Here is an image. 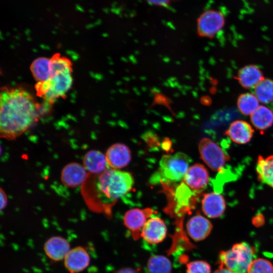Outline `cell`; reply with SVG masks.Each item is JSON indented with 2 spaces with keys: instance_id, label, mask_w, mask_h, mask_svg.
I'll return each instance as SVG.
<instances>
[{
  "instance_id": "obj_1",
  "label": "cell",
  "mask_w": 273,
  "mask_h": 273,
  "mask_svg": "<svg viewBox=\"0 0 273 273\" xmlns=\"http://www.w3.org/2000/svg\"><path fill=\"white\" fill-rule=\"evenodd\" d=\"M0 105L1 135L9 140L26 131L42 114L43 108L50 109L21 86L2 87Z\"/></svg>"
},
{
  "instance_id": "obj_2",
  "label": "cell",
  "mask_w": 273,
  "mask_h": 273,
  "mask_svg": "<svg viewBox=\"0 0 273 273\" xmlns=\"http://www.w3.org/2000/svg\"><path fill=\"white\" fill-rule=\"evenodd\" d=\"M51 60L52 71L49 78L36 82L34 87L36 95L50 108L58 99L65 98L73 83L72 61L60 53L54 54Z\"/></svg>"
},
{
  "instance_id": "obj_3",
  "label": "cell",
  "mask_w": 273,
  "mask_h": 273,
  "mask_svg": "<svg viewBox=\"0 0 273 273\" xmlns=\"http://www.w3.org/2000/svg\"><path fill=\"white\" fill-rule=\"evenodd\" d=\"M133 182L130 173L109 167L96 177V193L102 204L110 205L128 192Z\"/></svg>"
},
{
  "instance_id": "obj_4",
  "label": "cell",
  "mask_w": 273,
  "mask_h": 273,
  "mask_svg": "<svg viewBox=\"0 0 273 273\" xmlns=\"http://www.w3.org/2000/svg\"><path fill=\"white\" fill-rule=\"evenodd\" d=\"M190 162V157L183 152L163 156L159 169L150 178V183L156 184L181 181L189 168Z\"/></svg>"
},
{
  "instance_id": "obj_5",
  "label": "cell",
  "mask_w": 273,
  "mask_h": 273,
  "mask_svg": "<svg viewBox=\"0 0 273 273\" xmlns=\"http://www.w3.org/2000/svg\"><path fill=\"white\" fill-rule=\"evenodd\" d=\"M254 255L253 248L248 243L242 242L235 244L228 250L221 251L219 254V262L220 266L234 273H247Z\"/></svg>"
},
{
  "instance_id": "obj_6",
  "label": "cell",
  "mask_w": 273,
  "mask_h": 273,
  "mask_svg": "<svg viewBox=\"0 0 273 273\" xmlns=\"http://www.w3.org/2000/svg\"><path fill=\"white\" fill-rule=\"evenodd\" d=\"M198 149L202 159L211 169L217 172L222 170L229 156L218 145L204 138L199 143Z\"/></svg>"
},
{
  "instance_id": "obj_7",
  "label": "cell",
  "mask_w": 273,
  "mask_h": 273,
  "mask_svg": "<svg viewBox=\"0 0 273 273\" xmlns=\"http://www.w3.org/2000/svg\"><path fill=\"white\" fill-rule=\"evenodd\" d=\"M225 23V17L221 11L206 10L197 19L198 34L202 37L213 38L222 29Z\"/></svg>"
},
{
  "instance_id": "obj_8",
  "label": "cell",
  "mask_w": 273,
  "mask_h": 273,
  "mask_svg": "<svg viewBox=\"0 0 273 273\" xmlns=\"http://www.w3.org/2000/svg\"><path fill=\"white\" fill-rule=\"evenodd\" d=\"M209 181L207 169L203 165L196 163L189 167L180 186L191 196L202 191Z\"/></svg>"
},
{
  "instance_id": "obj_9",
  "label": "cell",
  "mask_w": 273,
  "mask_h": 273,
  "mask_svg": "<svg viewBox=\"0 0 273 273\" xmlns=\"http://www.w3.org/2000/svg\"><path fill=\"white\" fill-rule=\"evenodd\" d=\"M153 213L151 208H146L131 209L125 213L123 217L124 225L132 233L133 238L137 239L141 236L143 226Z\"/></svg>"
},
{
  "instance_id": "obj_10",
  "label": "cell",
  "mask_w": 273,
  "mask_h": 273,
  "mask_svg": "<svg viewBox=\"0 0 273 273\" xmlns=\"http://www.w3.org/2000/svg\"><path fill=\"white\" fill-rule=\"evenodd\" d=\"M167 228L163 220L157 217L149 218L143 226L141 237L150 244L163 241L166 236Z\"/></svg>"
},
{
  "instance_id": "obj_11",
  "label": "cell",
  "mask_w": 273,
  "mask_h": 273,
  "mask_svg": "<svg viewBox=\"0 0 273 273\" xmlns=\"http://www.w3.org/2000/svg\"><path fill=\"white\" fill-rule=\"evenodd\" d=\"M226 209L224 197L218 192L205 194L202 200V209L207 217L211 218L221 216Z\"/></svg>"
},
{
  "instance_id": "obj_12",
  "label": "cell",
  "mask_w": 273,
  "mask_h": 273,
  "mask_svg": "<svg viewBox=\"0 0 273 273\" xmlns=\"http://www.w3.org/2000/svg\"><path fill=\"white\" fill-rule=\"evenodd\" d=\"M186 227L189 237L196 242L206 239L213 228L211 222L206 217L199 214L191 217L188 221Z\"/></svg>"
},
{
  "instance_id": "obj_13",
  "label": "cell",
  "mask_w": 273,
  "mask_h": 273,
  "mask_svg": "<svg viewBox=\"0 0 273 273\" xmlns=\"http://www.w3.org/2000/svg\"><path fill=\"white\" fill-rule=\"evenodd\" d=\"M106 157L109 167L120 169L127 166L131 160V152L123 144L112 145L107 150Z\"/></svg>"
},
{
  "instance_id": "obj_14",
  "label": "cell",
  "mask_w": 273,
  "mask_h": 273,
  "mask_svg": "<svg viewBox=\"0 0 273 273\" xmlns=\"http://www.w3.org/2000/svg\"><path fill=\"white\" fill-rule=\"evenodd\" d=\"M254 133L252 126L247 121L237 120L232 122L225 134L235 143L245 144L252 139Z\"/></svg>"
},
{
  "instance_id": "obj_15",
  "label": "cell",
  "mask_w": 273,
  "mask_h": 273,
  "mask_svg": "<svg viewBox=\"0 0 273 273\" xmlns=\"http://www.w3.org/2000/svg\"><path fill=\"white\" fill-rule=\"evenodd\" d=\"M64 265L70 273H78L84 270L89 263V256L82 247L70 250L64 258Z\"/></svg>"
},
{
  "instance_id": "obj_16",
  "label": "cell",
  "mask_w": 273,
  "mask_h": 273,
  "mask_svg": "<svg viewBox=\"0 0 273 273\" xmlns=\"http://www.w3.org/2000/svg\"><path fill=\"white\" fill-rule=\"evenodd\" d=\"M87 176V170L83 165L77 163L67 164L62 169L61 181L70 188H76L81 185Z\"/></svg>"
},
{
  "instance_id": "obj_17",
  "label": "cell",
  "mask_w": 273,
  "mask_h": 273,
  "mask_svg": "<svg viewBox=\"0 0 273 273\" xmlns=\"http://www.w3.org/2000/svg\"><path fill=\"white\" fill-rule=\"evenodd\" d=\"M236 78L242 87L249 89L254 88L264 78L258 66L250 64L240 68Z\"/></svg>"
},
{
  "instance_id": "obj_18",
  "label": "cell",
  "mask_w": 273,
  "mask_h": 273,
  "mask_svg": "<svg viewBox=\"0 0 273 273\" xmlns=\"http://www.w3.org/2000/svg\"><path fill=\"white\" fill-rule=\"evenodd\" d=\"M44 250L50 259L54 261H59L65 258L70 251V245L64 238L53 237L45 243Z\"/></svg>"
},
{
  "instance_id": "obj_19",
  "label": "cell",
  "mask_w": 273,
  "mask_h": 273,
  "mask_svg": "<svg viewBox=\"0 0 273 273\" xmlns=\"http://www.w3.org/2000/svg\"><path fill=\"white\" fill-rule=\"evenodd\" d=\"M83 165L87 171L98 175L109 168L106 156L97 150H91L85 154Z\"/></svg>"
},
{
  "instance_id": "obj_20",
  "label": "cell",
  "mask_w": 273,
  "mask_h": 273,
  "mask_svg": "<svg viewBox=\"0 0 273 273\" xmlns=\"http://www.w3.org/2000/svg\"><path fill=\"white\" fill-rule=\"evenodd\" d=\"M256 171L259 181L273 189V155L258 157Z\"/></svg>"
},
{
  "instance_id": "obj_21",
  "label": "cell",
  "mask_w": 273,
  "mask_h": 273,
  "mask_svg": "<svg viewBox=\"0 0 273 273\" xmlns=\"http://www.w3.org/2000/svg\"><path fill=\"white\" fill-rule=\"evenodd\" d=\"M250 120L257 129L265 130L273 124V111L265 106L260 105L250 115Z\"/></svg>"
},
{
  "instance_id": "obj_22",
  "label": "cell",
  "mask_w": 273,
  "mask_h": 273,
  "mask_svg": "<svg viewBox=\"0 0 273 273\" xmlns=\"http://www.w3.org/2000/svg\"><path fill=\"white\" fill-rule=\"evenodd\" d=\"M30 71L36 82L47 80L52 71L51 58L39 57L35 59L30 66Z\"/></svg>"
},
{
  "instance_id": "obj_23",
  "label": "cell",
  "mask_w": 273,
  "mask_h": 273,
  "mask_svg": "<svg viewBox=\"0 0 273 273\" xmlns=\"http://www.w3.org/2000/svg\"><path fill=\"white\" fill-rule=\"evenodd\" d=\"M239 111L244 115H251L260 106L259 102L252 93L241 94L237 101Z\"/></svg>"
},
{
  "instance_id": "obj_24",
  "label": "cell",
  "mask_w": 273,
  "mask_h": 273,
  "mask_svg": "<svg viewBox=\"0 0 273 273\" xmlns=\"http://www.w3.org/2000/svg\"><path fill=\"white\" fill-rule=\"evenodd\" d=\"M254 94L259 102L268 104L273 102V80L264 78L254 88Z\"/></svg>"
},
{
  "instance_id": "obj_25",
  "label": "cell",
  "mask_w": 273,
  "mask_h": 273,
  "mask_svg": "<svg viewBox=\"0 0 273 273\" xmlns=\"http://www.w3.org/2000/svg\"><path fill=\"white\" fill-rule=\"evenodd\" d=\"M171 269V261L163 255L152 256L147 262L149 273H170Z\"/></svg>"
},
{
  "instance_id": "obj_26",
  "label": "cell",
  "mask_w": 273,
  "mask_h": 273,
  "mask_svg": "<svg viewBox=\"0 0 273 273\" xmlns=\"http://www.w3.org/2000/svg\"><path fill=\"white\" fill-rule=\"evenodd\" d=\"M247 273H273V264L266 259H255L250 264Z\"/></svg>"
},
{
  "instance_id": "obj_27",
  "label": "cell",
  "mask_w": 273,
  "mask_h": 273,
  "mask_svg": "<svg viewBox=\"0 0 273 273\" xmlns=\"http://www.w3.org/2000/svg\"><path fill=\"white\" fill-rule=\"evenodd\" d=\"M186 273H211L210 265L204 260L193 261L187 264Z\"/></svg>"
},
{
  "instance_id": "obj_28",
  "label": "cell",
  "mask_w": 273,
  "mask_h": 273,
  "mask_svg": "<svg viewBox=\"0 0 273 273\" xmlns=\"http://www.w3.org/2000/svg\"><path fill=\"white\" fill-rule=\"evenodd\" d=\"M150 5L161 8H167L169 7L172 0H145Z\"/></svg>"
},
{
  "instance_id": "obj_29",
  "label": "cell",
  "mask_w": 273,
  "mask_h": 273,
  "mask_svg": "<svg viewBox=\"0 0 273 273\" xmlns=\"http://www.w3.org/2000/svg\"><path fill=\"white\" fill-rule=\"evenodd\" d=\"M7 204V197L5 193L1 189V210L5 208Z\"/></svg>"
},
{
  "instance_id": "obj_30",
  "label": "cell",
  "mask_w": 273,
  "mask_h": 273,
  "mask_svg": "<svg viewBox=\"0 0 273 273\" xmlns=\"http://www.w3.org/2000/svg\"><path fill=\"white\" fill-rule=\"evenodd\" d=\"M264 219L262 215L258 214L256 215L253 219V223L257 226H260L263 224Z\"/></svg>"
},
{
  "instance_id": "obj_31",
  "label": "cell",
  "mask_w": 273,
  "mask_h": 273,
  "mask_svg": "<svg viewBox=\"0 0 273 273\" xmlns=\"http://www.w3.org/2000/svg\"><path fill=\"white\" fill-rule=\"evenodd\" d=\"M213 273H234L226 267L220 266Z\"/></svg>"
},
{
  "instance_id": "obj_32",
  "label": "cell",
  "mask_w": 273,
  "mask_h": 273,
  "mask_svg": "<svg viewBox=\"0 0 273 273\" xmlns=\"http://www.w3.org/2000/svg\"><path fill=\"white\" fill-rule=\"evenodd\" d=\"M115 273H139V272H138V271L130 268H122L118 270Z\"/></svg>"
}]
</instances>
